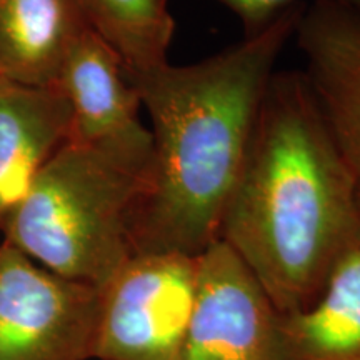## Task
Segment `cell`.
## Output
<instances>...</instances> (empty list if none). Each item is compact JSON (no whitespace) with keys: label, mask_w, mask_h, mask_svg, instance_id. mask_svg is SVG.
Segmentation results:
<instances>
[{"label":"cell","mask_w":360,"mask_h":360,"mask_svg":"<svg viewBox=\"0 0 360 360\" xmlns=\"http://www.w3.org/2000/svg\"><path fill=\"white\" fill-rule=\"evenodd\" d=\"M302 8L295 4L195 64L125 72L154 141L150 187L132 225L134 255L195 257L219 240L260 103Z\"/></svg>","instance_id":"cell-1"},{"label":"cell","mask_w":360,"mask_h":360,"mask_svg":"<svg viewBox=\"0 0 360 360\" xmlns=\"http://www.w3.org/2000/svg\"><path fill=\"white\" fill-rule=\"evenodd\" d=\"M357 187L302 72L276 70L219 240L254 274L278 314L312 302L359 232Z\"/></svg>","instance_id":"cell-2"},{"label":"cell","mask_w":360,"mask_h":360,"mask_svg":"<svg viewBox=\"0 0 360 360\" xmlns=\"http://www.w3.org/2000/svg\"><path fill=\"white\" fill-rule=\"evenodd\" d=\"M152 167L69 141L0 224V238L69 281L102 289L134 257Z\"/></svg>","instance_id":"cell-3"},{"label":"cell","mask_w":360,"mask_h":360,"mask_svg":"<svg viewBox=\"0 0 360 360\" xmlns=\"http://www.w3.org/2000/svg\"><path fill=\"white\" fill-rule=\"evenodd\" d=\"M199 255L135 254L101 289L96 360H179L195 307Z\"/></svg>","instance_id":"cell-4"},{"label":"cell","mask_w":360,"mask_h":360,"mask_svg":"<svg viewBox=\"0 0 360 360\" xmlns=\"http://www.w3.org/2000/svg\"><path fill=\"white\" fill-rule=\"evenodd\" d=\"M101 289L69 281L0 238V360H90Z\"/></svg>","instance_id":"cell-5"},{"label":"cell","mask_w":360,"mask_h":360,"mask_svg":"<svg viewBox=\"0 0 360 360\" xmlns=\"http://www.w3.org/2000/svg\"><path fill=\"white\" fill-rule=\"evenodd\" d=\"M281 314L227 244L199 255L195 307L179 360H283Z\"/></svg>","instance_id":"cell-6"},{"label":"cell","mask_w":360,"mask_h":360,"mask_svg":"<svg viewBox=\"0 0 360 360\" xmlns=\"http://www.w3.org/2000/svg\"><path fill=\"white\" fill-rule=\"evenodd\" d=\"M72 110L70 141L98 148L139 167L154 164V141L142 120V101L122 62L85 30L58 77Z\"/></svg>","instance_id":"cell-7"},{"label":"cell","mask_w":360,"mask_h":360,"mask_svg":"<svg viewBox=\"0 0 360 360\" xmlns=\"http://www.w3.org/2000/svg\"><path fill=\"white\" fill-rule=\"evenodd\" d=\"M294 37L315 103L360 179V11L334 0H314L300 12Z\"/></svg>","instance_id":"cell-8"},{"label":"cell","mask_w":360,"mask_h":360,"mask_svg":"<svg viewBox=\"0 0 360 360\" xmlns=\"http://www.w3.org/2000/svg\"><path fill=\"white\" fill-rule=\"evenodd\" d=\"M70 132V103L60 85L35 87L0 77V224Z\"/></svg>","instance_id":"cell-9"},{"label":"cell","mask_w":360,"mask_h":360,"mask_svg":"<svg viewBox=\"0 0 360 360\" xmlns=\"http://www.w3.org/2000/svg\"><path fill=\"white\" fill-rule=\"evenodd\" d=\"M283 360H360V229L317 297L278 319Z\"/></svg>","instance_id":"cell-10"},{"label":"cell","mask_w":360,"mask_h":360,"mask_svg":"<svg viewBox=\"0 0 360 360\" xmlns=\"http://www.w3.org/2000/svg\"><path fill=\"white\" fill-rule=\"evenodd\" d=\"M85 30L79 0H0V77L56 85Z\"/></svg>","instance_id":"cell-11"},{"label":"cell","mask_w":360,"mask_h":360,"mask_svg":"<svg viewBox=\"0 0 360 360\" xmlns=\"http://www.w3.org/2000/svg\"><path fill=\"white\" fill-rule=\"evenodd\" d=\"M90 32L122 62L125 72L167 64L175 32L169 0H79Z\"/></svg>","instance_id":"cell-12"},{"label":"cell","mask_w":360,"mask_h":360,"mask_svg":"<svg viewBox=\"0 0 360 360\" xmlns=\"http://www.w3.org/2000/svg\"><path fill=\"white\" fill-rule=\"evenodd\" d=\"M240 20L244 35H252L267 27L281 13L290 8L297 0H217ZM360 11V0H334Z\"/></svg>","instance_id":"cell-13"},{"label":"cell","mask_w":360,"mask_h":360,"mask_svg":"<svg viewBox=\"0 0 360 360\" xmlns=\"http://www.w3.org/2000/svg\"><path fill=\"white\" fill-rule=\"evenodd\" d=\"M357 207H359V215H360V179H359V187H357Z\"/></svg>","instance_id":"cell-14"}]
</instances>
